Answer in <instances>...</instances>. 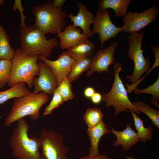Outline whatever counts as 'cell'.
<instances>
[{
  "label": "cell",
  "mask_w": 159,
  "mask_h": 159,
  "mask_svg": "<svg viewBox=\"0 0 159 159\" xmlns=\"http://www.w3.org/2000/svg\"><path fill=\"white\" fill-rule=\"evenodd\" d=\"M16 121V127L9 141L13 156L17 159H45L39 152V138L29 136L30 126L25 117Z\"/></svg>",
  "instance_id": "obj_1"
},
{
  "label": "cell",
  "mask_w": 159,
  "mask_h": 159,
  "mask_svg": "<svg viewBox=\"0 0 159 159\" xmlns=\"http://www.w3.org/2000/svg\"><path fill=\"white\" fill-rule=\"evenodd\" d=\"M49 98L48 95L44 92L35 93L31 92L23 96L14 98L11 109L4 122V126L8 127L26 116H29L33 120H37L40 116V109Z\"/></svg>",
  "instance_id": "obj_2"
},
{
  "label": "cell",
  "mask_w": 159,
  "mask_h": 159,
  "mask_svg": "<svg viewBox=\"0 0 159 159\" xmlns=\"http://www.w3.org/2000/svg\"><path fill=\"white\" fill-rule=\"evenodd\" d=\"M31 9L35 17L33 26L45 35L57 34L65 27L67 16L65 11L54 7L49 1L32 6Z\"/></svg>",
  "instance_id": "obj_3"
},
{
  "label": "cell",
  "mask_w": 159,
  "mask_h": 159,
  "mask_svg": "<svg viewBox=\"0 0 159 159\" xmlns=\"http://www.w3.org/2000/svg\"><path fill=\"white\" fill-rule=\"evenodd\" d=\"M38 59V56L28 55L21 48L17 49L11 60V73L7 83L9 87L23 82L31 89L33 86L34 78L39 74Z\"/></svg>",
  "instance_id": "obj_4"
},
{
  "label": "cell",
  "mask_w": 159,
  "mask_h": 159,
  "mask_svg": "<svg viewBox=\"0 0 159 159\" xmlns=\"http://www.w3.org/2000/svg\"><path fill=\"white\" fill-rule=\"evenodd\" d=\"M21 49L27 55H42L47 58L59 44L57 37L48 39L40 30L34 26L20 29Z\"/></svg>",
  "instance_id": "obj_5"
},
{
  "label": "cell",
  "mask_w": 159,
  "mask_h": 159,
  "mask_svg": "<svg viewBox=\"0 0 159 159\" xmlns=\"http://www.w3.org/2000/svg\"><path fill=\"white\" fill-rule=\"evenodd\" d=\"M113 64L115 77L111 89L108 93L103 94L102 96V100L106 102V107L114 106L115 116H118L122 112H128L127 109L136 114H140L141 112L129 99L127 91L120 77L121 64L119 62H115Z\"/></svg>",
  "instance_id": "obj_6"
},
{
  "label": "cell",
  "mask_w": 159,
  "mask_h": 159,
  "mask_svg": "<svg viewBox=\"0 0 159 159\" xmlns=\"http://www.w3.org/2000/svg\"><path fill=\"white\" fill-rule=\"evenodd\" d=\"M145 32L143 30L138 33L130 34L127 37L128 50L127 56L134 63L132 74L127 76L128 80L134 84L138 81L145 72L150 69L151 62L149 56L145 59L142 49V43Z\"/></svg>",
  "instance_id": "obj_7"
},
{
  "label": "cell",
  "mask_w": 159,
  "mask_h": 159,
  "mask_svg": "<svg viewBox=\"0 0 159 159\" xmlns=\"http://www.w3.org/2000/svg\"><path fill=\"white\" fill-rule=\"evenodd\" d=\"M39 139L42 156L45 159H67L69 149L64 145L62 135L53 130L43 129L41 131Z\"/></svg>",
  "instance_id": "obj_8"
},
{
  "label": "cell",
  "mask_w": 159,
  "mask_h": 159,
  "mask_svg": "<svg viewBox=\"0 0 159 159\" xmlns=\"http://www.w3.org/2000/svg\"><path fill=\"white\" fill-rule=\"evenodd\" d=\"M158 11V6L154 5L142 12H129L123 18L124 25L121 28L126 33H138L156 19Z\"/></svg>",
  "instance_id": "obj_9"
},
{
  "label": "cell",
  "mask_w": 159,
  "mask_h": 159,
  "mask_svg": "<svg viewBox=\"0 0 159 159\" xmlns=\"http://www.w3.org/2000/svg\"><path fill=\"white\" fill-rule=\"evenodd\" d=\"M109 11L108 9L97 11L96 17L93 21V34L96 33L99 34L102 49L103 48L105 41L116 37L119 33L123 32L121 27H116L112 23Z\"/></svg>",
  "instance_id": "obj_10"
},
{
  "label": "cell",
  "mask_w": 159,
  "mask_h": 159,
  "mask_svg": "<svg viewBox=\"0 0 159 159\" xmlns=\"http://www.w3.org/2000/svg\"><path fill=\"white\" fill-rule=\"evenodd\" d=\"M119 46L118 43L112 42L108 47L99 49L92 56V61L90 70L87 76L90 77L95 72L101 74L104 71L111 73L109 70L110 66L115 63V50Z\"/></svg>",
  "instance_id": "obj_11"
},
{
  "label": "cell",
  "mask_w": 159,
  "mask_h": 159,
  "mask_svg": "<svg viewBox=\"0 0 159 159\" xmlns=\"http://www.w3.org/2000/svg\"><path fill=\"white\" fill-rule=\"evenodd\" d=\"M39 69V74L37 77L33 79L34 91L35 93L40 91L53 95L57 87V78L50 67L44 62L39 61L38 62Z\"/></svg>",
  "instance_id": "obj_12"
},
{
  "label": "cell",
  "mask_w": 159,
  "mask_h": 159,
  "mask_svg": "<svg viewBox=\"0 0 159 159\" xmlns=\"http://www.w3.org/2000/svg\"><path fill=\"white\" fill-rule=\"evenodd\" d=\"M38 58L51 68L57 78L58 85L64 78L68 76L75 61L67 51L63 52L55 60H50L41 55H38Z\"/></svg>",
  "instance_id": "obj_13"
},
{
  "label": "cell",
  "mask_w": 159,
  "mask_h": 159,
  "mask_svg": "<svg viewBox=\"0 0 159 159\" xmlns=\"http://www.w3.org/2000/svg\"><path fill=\"white\" fill-rule=\"evenodd\" d=\"M79 11L77 15H74L70 13L67 16L70 18L75 27H80L82 30V33L91 38L93 34L90 25L93 24L94 19L93 14L88 10L86 6L82 2L77 3Z\"/></svg>",
  "instance_id": "obj_14"
},
{
  "label": "cell",
  "mask_w": 159,
  "mask_h": 159,
  "mask_svg": "<svg viewBox=\"0 0 159 159\" xmlns=\"http://www.w3.org/2000/svg\"><path fill=\"white\" fill-rule=\"evenodd\" d=\"M59 39L60 48L62 49H68L73 47L85 41L89 38L81 33V30L70 24L63 31L57 34Z\"/></svg>",
  "instance_id": "obj_15"
},
{
  "label": "cell",
  "mask_w": 159,
  "mask_h": 159,
  "mask_svg": "<svg viewBox=\"0 0 159 159\" xmlns=\"http://www.w3.org/2000/svg\"><path fill=\"white\" fill-rule=\"evenodd\" d=\"M111 133L114 134L117 139L113 143L115 147L120 145L121 146L123 151L129 150L133 145H135L138 142L140 141L138 134L132 129L131 125L127 123L126 127L123 131H117L111 126Z\"/></svg>",
  "instance_id": "obj_16"
},
{
  "label": "cell",
  "mask_w": 159,
  "mask_h": 159,
  "mask_svg": "<svg viewBox=\"0 0 159 159\" xmlns=\"http://www.w3.org/2000/svg\"><path fill=\"white\" fill-rule=\"evenodd\" d=\"M87 133L90 143L89 155L95 156L100 154L98 149L100 140L104 135L111 133V130L102 120L96 126L88 128Z\"/></svg>",
  "instance_id": "obj_17"
},
{
  "label": "cell",
  "mask_w": 159,
  "mask_h": 159,
  "mask_svg": "<svg viewBox=\"0 0 159 159\" xmlns=\"http://www.w3.org/2000/svg\"><path fill=\"white\" fill-rule=\"evenodd\" d=\"M130 0H100L98 2L99 11L108 8L114 10L116 17L123 18L127 14V9Z\"/></svg>",
  "instance_id": "obj_18"
},
{
  "label": "cell",
  "mask_w": 159,
  "mask_h": 159,
  "mask_svg": "<svg viewBox=\"0 0 159 159\" xmlns=\"http://www.w3.org/2000/svg\"><path fill=\"white\" fill-rule=\"evenodd\" d=\"M96 47L94 44L86 39L76 46L67 49L68 53L75 60L92 56Z\"/></svg>",
  "instance_id": "obj_19"
},
{
  "label": "cell",
  "mask_w": 159,
  "mask_h": 159,
  "mask_svg": "<svg viewBox=\"0 0 159 159\" xmlns=\"http://www.w3.org/2000/svg\"><path fill=\"white\" fill-rule=\"evenodd\" d=\"M26 83L21 82L16 84L6 90L0 91V104L9 100L23 96L30 91L26 86ZM1 117L0 116V118Z\"/></svg>",
  "instance_id": "obj_20"
},
{
  "label": "cell",
  "mask_w": 159,
  "mask_h": 159,
  "mask_svg": "<svg viewBox=\"0 0 159 159\" xmlns=\"http://www.w3.org/2000/svg\"><path fill=\"white\" fill-rule=\"evenodd\" d=\"M15 50L11 46L9 37L0 22V60H11Z\"/></svg>",
  "instance_id": "obj_21"
},
{
  "label": "cell",
  "mask_w": 159,
  "mask_h": 159,
  "mask_svg": "<svg viewBox=\"0 0 159 159\" xmlns=\"http://www.w3.org/2000/svg\"><path fill=\"white\" fill-rule=\"evenodd\" d=\"M92 57L75 60L67 77L71 82L78 78L84 72L88 71L91 66Z\"/></svg>",
  "instance_id": "obj_22"
},
{
  "label": "cell",
  "mask_w": 159,
  "mask_h": 159,
  "mask_svg": "<svg viewBox=\"0 0 159 159\" xmlns=\"http://www.w3.org/2000/svg\"><path fill=\"white\" fill-rule=\"evenodd\" d=\"M132 116L134 125L137 131V132L140 141L145 143L148 140L152 139L153 129L150 126L145 128L143 125V121L135 113L130 111Z\"/></svg>",
  "instance_id": "obj_23"
},
{
  "label": "cell",
  "mask_w": 159,
  "mask_h": 159,
  "mask_svg": "<svg viewBox=\"0 0 159 159\" xmlns=\"http://www.w3.org/2000/svg\"><path fill=\"white\" fill-rule=\"evenodd\" d=\"M132 103L139 112L146 114L151 120L153 124L159 129V110L150 107L143 101H135Z\"/></svg>",
  "instance_id": "obj_24"
},
{
  "label": "cell",
  "mask_w": 159,
  "mask_h": 159,
  "mask_svg": "<svg viewBox=\"0 0 159 159\" xmlns=\"http://www.w3.org/2000/svg\"><path fill=\"white\" fill-rule=\"evenodd\" d=\"M88 128L93 127L102 121L103 115L100 108L88 109L83 116Z\"/></svg>",
  "instance_id": "obj_25"
},
{
  "label": "cell",
  "mask_w": 159,
  "mask_h": 159,
  "mask_svg": "<svg viewBox=\"0 0 159 159\" xmlns=\"http://www.w3.org/2000/svg\"><path fill=\"white\" fill-rule=\"evenodd\" d=\"M135 94H139L143 93L152 95L150 100L152 105H154L159 108V77L156 81L152 85L143 89H139L137 87L133 90Z\"/></svg>",
  "instance_id": "obj_26"
},
{
  "label": "cell",
  "mask_w": 159,
  "mask_h": 159,
  "mask_svg": "<svg viewBox=\"0 0 159 159\" xmlns=\"http://www.w3.org/2000/svg\"><path fill=\"white\" fill-rule=\"evenodd\" d=\"M57 89L64 102L72 99L74 97L71 82L67 77L63 79L58 85Z\"/></svg>",
  "instance_id": "obj_27"
},
{
  "label": "cell",
  "mask_w": 159,
  "mask_h": 159,
  "mask_svg": "<svg viewBox=\"0 0 159 159\" xmlns=\"http://www.w3.org/2000/svg\"><path fill=\"white\" fill-rule=\"evenodd\" d=\"M11 60H0V88L3 87L8 82L11 67Z\"/></svg>",
  "instance_id": "obj_28"
},
{
  "label": "cell",
  "mask_w": 159,
  "mask_h": 159,
  "mask_svg": "<svg viewBox=\"0 0 159 159\" xmlns=\"http://www.w3.org/2000/svg\"><path fill=\"white\" fill-rule=\"evenodd\" d=\"M64 102L56 88L53 95L52 100L45 110L44 115H50L54 109L58 108Z\"/></svg>",
  "instance_id": "obj_29"
},
{
  "label": "cell",
  "mask_w": 159,
  "mask_h": 159,
  "mask_svg": "<svg viewBox=\"0 0 159 159\" xmlns=\"http://www.w3.org/2000/svg\"><path fill=\"white\" fill-rule=\"evenodd\" d=\"M17 9H18L20 12L21 17V21L20 23V26L21 28H24L26 26L25 23V19L26 18L23 14V11L24 9L22 5L21 0H15L14 5L12 8L13 11H16Z\"/></svg>",
  "instance_id": "obj_30"
},
{
  "label": "cell",
  "mask_w": 159,
  "mask_h": 159,
  "mask_svg": "<svg viewBox=\"0 0 159 159\" xmlns=\"http://www.w3.org/2000/svg\"><path fill=\"white\" fill-rule=\"evenodd\" d=\"M155 56V59L153 66L155 68L159 66V47L156 45L152 44L150 46Z\"/></svg>",
  "instance_id": "obj_31"
},
{
  "label": "cell",
  "mask_w": 159,
  "mask_h": 159,
  "mask_svg": "<svg viewBox=\"0 0 159 159\" xmlns=\"http://www.w3.org/2000/svg\"><path fill=\"white\" fill-rule=\"evenodd\" d=\"M76 159H110L105 154H99L95 156L88 155L86 156H83Z\"/></svg>",
  "instance_id": "obj_32"
},
{
  "label": "cell",
  "mask_w": 159,
  "mask_h": 159,
  "mask_svg": "<svg viewBox=\"0 0 159 159\" xmlns=\"http://www.w3.org/2000/svg\"><path fill=\"white\" fill-rule=\"evenodd\" d=\"M91 99L94 104H98L102 100V96L100 93L95 92L91 98Z\"/></svg>",
  "instance_id": "obj_33"
},
{
  "label": "cell",
  "mask_w": 159,
  "mask_h": 159,
  "mask_svg": "<svg viewBox=\"0 0 159 159\" xmlns=\"http://www.w3.org/2000/svg\"><path fill=\"white\" fill-rule=\"evenodd\" d=\"M95 92V90L93 88L89 87L85 89L84 91V95L86 97L91 98Z\"/></svg>",
  "instance_id": "obj_34"
},
{
  "label": "cell",
  "mask_w": 159,
  "mask_h": 159,
  "mask_svg": "<svg viewBox=\"0 0 159 159\" xmlns=\"http://www.w3.org/2000/svg\"><path fill=\"white\" fill-rule=\"evenodd\" d=\"M52 5L56 8H61L66 1L65 0H54L50 1Z\"/></svg>",
  "instance_id": "obj_35"
},
{
  "label": "cell",
  "mask_w": 159,
  "mask_h": 159,
  "mask_svg": "<svg viewBox=\"0 0 159 159\" xmlns=\"http://www.w3.org/2000/svg\"><path fill=\"white\" fill-rule=\"evenodd\" d=\"M124 159H136L135 157L130 156H127Z\"/></svg>",
  "instance_id": "obj_36"
},
{
  "label": "cell",
  "mask_w": 159,
  "mask_h": 159,
  "mask_svg": "<svg viewBox=\"0 0 159 159\" xmlns=\"http://www.w3.org/2000/svg\"><path fill=\"white\" fill-rule=\"evenodd\" d=\"M4 1L3 0H0V5L4 4Z\"/></svg>",
  "instance_id": "obj_37"
}]
</instances>
